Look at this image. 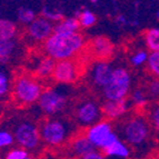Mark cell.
Instances as JSON below:
<instances>
[{"label": "cell", "instance_id": "cell-1", "mask_svg": "<svg viewBox=\"0 0 159 159\" xmlns=\"http://www.w3.org/2000/svg\"><path fill=\"white\" fill-rule=\"evenodd\" d=\"M85 47V38L79 32L57 34L53 32L43 41V50L46 55L56 61L62 59H72Z\"/></svg>", "mask_w": 159, "mask_h": 159}, {"label": "cell", "instance_id": "cell-2", "mask_svg": "<svg viewBox=\"0 0 159 159\" xmlns=\"http://www.w3.org/2000/svg\"><path fill=\"white\" fill-rule=\"evenodd\" d=\"M69 99L68 89L65 87H51L43 90L38 100L40 110L49 117L61 114L67 107Z\"/></svg>", "mask_w": 159, "mask_h": 159}, {"label": "cell", "instance_id": "cell-3", "mask_svg": "<svg viewBox=\"0 0 159 159\" xmlns=\"http://www.w3.org/2000/svg\"><path fill=\"white\" fill-rule=\"evenodd\" d=\"M43 90L41 84L36 78L28 75L19 76L12 86L13 97L16 101L25 106L38 102Z\"/></svg>", "mask_w": 159, "mask_h": 159}, {"label": "cell", "instance_id": "cell-4", "mask_svg": "<svg viewBox=\"0 0 159 159\" xmlns=\"http://www.w3.org/2000/svg\"><path fill=\"white\" fill-rule=\"evenodd\" d=\"M41 141L48 146H60L71 135L72 126L67 120L48 119L39 128Z\"/></svg>", "mask_w": 159, "mask_h": 159}, {"label": "cell", "instance_id": "cell-5", "mask_svg": "<svg viewBox=\"0 0 159 159\" xmlns=\"http://www.w3.org/2000/svg\"><path fill=\"white\" fill-rule=\"evenodd\" d=\"M131 87V77L127 69L118 67L112 70L110 79L102 87V95L106 99L127 98Z\"/></svg>", "mask_w": 159, "mask_h": 159}, {"label": "cell", "instance_id": "cell-6", "mask_svg": "<svg viewBox=\"0 0 159 159\" xmlns=\"http://www.w3.org/2000/svg\"><path fill=\"white\" fill-rule=\"evenodd\" d=\"M150 134V126L143 116L131 117L122 126V138L129 146H141Z\"/></svg>", "mask_w": 159, "mask_h": 159}, {"label": "cell", "instance_id": "cell-7", "mask_svg": "<svg viewBox=\"0 0 159 159\" xmlns=\"http://www.w3.org/2000/svg\"><path fill=\"white\" fill-rule=\"evenodd\" d=\"M13 137L18 146L26 148L28 150H34L40 145L41 137L38 126L31 121L19 122L13 129Z\"/></svg>", "mask_w": 159, "mask_h": 159}, {"label": "cell", "instance_id": "cell-8", "mask_svg": "<svg viewBox=\"0 0 159 159\" xmlns=\"http://www.w3.org/2000/svg\"><path fill=\"white\" fill-rule=\"evenodd\" d=\"M86 136L88 139L93 143L96 148L102 150L110 143H114L116 139H118V135L112 130V127L109 121H100L96 122L93 125L89 126Z\"/></svg>", "mask_w": 159, "mask_h": 159}, {"label": "cell", "instance_id": "cell-9", "mask_svg": "<svg viewBox=\"0 0 159 159\" xmlns=\"http://www.w3.org/2000/svg\"><path fill=\"white\" fill-rule=\"evenodd\" d=\"M101 107L93 100H86L80 102L76 109V118L82 127H89L101 120Z\"/></svg>", "mask_w": 159, "mask_h": 159}, {"label": "cell", "instance_id": "cell-10", "mask_svg": "<svg viewBox=\"0 0 159 159\" xmlns=\"http://www.w3.org/2000/svg\"><path fill=\"white\" fill-rule=\"evenodd\" d=\"M79 76V66L71 59H62L56 61L52 78L60 85H69L76 81Z\"/></svg>", "mask_w": 159, "mask_h": 159}, {"label": "cell", "instance_id": "cell-11", "mask_svg": "<svg viewBox=\"0 0 159 159\" xmlns=\"http://www.w3.org/2000/svg\"><path fill=\"white\" fill-rule=\"evenodd\" d=\"M28 37L36 43H43L53 34V22L45 17H37L28 25Z\"/></svg>", "mask_w": 159, "mask_h": 159}, {"label": "cell", "instance_id": "cell-12", "mask_svg": "<svg viewBox=\"0 0 159 159\" xmlns=\"http://www.w3.org/2000/svg\"><path fill=\"white\" fill-rule=\"evenodd\" d=\"M112 70H114V68L108 61L103 60V59L98 60L93 65V67L90 68V71H89L91 84L95 85L96 87L102 88L110 79Z\"/></svg>", "mask_w": 159, "mask_h": 159}, {"label": "cell", "instance_id": "cell-13", "mask_svg": "<svg viewBox=\"0 0 159 159\" xmlns=\"http://www.w3.org/2000/svg\"><path fill=\"white\" fill-rule=\"evenodd\" d=\"M130 106V102L127 98L121 99H106L101 106L102 116H105L107 119H117L119 117L124 116L128 111Z\"/></svg>", "mask_w": 159, "mask_h": 159}, {"label": "cell", "instance_id": "cell-14", "mask_svg": "<svg viewBox=\"0 0 159 159\" xmlns=\"http://www.w3.org/2000/svg\"><path fill=\"white\" fill-rule=\"evenodd\" d=\"M91 50L97 58L106 60L107 58L111 57L114 52V46L111 41L106 37H96L91 41Z\"/></svg>", "mask_w": 159, "mask_h": 159}, {"label": "cell", "instance_id": "cell-15", "mask_svg": "<svg viewBox=\"0 0 159 159\" xmlns=\"http://www.w3.org/2000/svg\"><path fill=\"white\" fill-rule=\"evenodd\" d=\"M101 151L103 156L109 158H128L131 154L129 145L126 141H122L120 138L116 139L114 143L103 148Z\"/></svg>", "mask_w": 159, "mask_h": 159}, {"label": "cell", "instance_id": "cell-16", "mask_svg": "<svg viewBox=\"0 0 159 159\" xmlns=\"http://www.w3.org/2000/svg\"><path fill=\"white\" fill-rule=\"evenodd\" d=\"M96 147L93 145L88 137L86 135H80L78 137H76L74 140L71 141V151L72 155L80 158H84L88 152H90L91 150H93Z\"/></svg>", "mask_w": 159, "mask_h": 159}, {"label": "cell", "instance_id": "cell-17", "mask_svg": "<svg viewBox=\"0 0 159 159\" xmlns=\"http://www.w3.org/2000/svg\"><path fill=\"white\" fill-rule=\"evenodd\" d=\"M56 66V60L49 56L39 59L34 67V74L39 78H48L52 76L53 69Z\"/></svg>", "mask_w": 159, "mask_h": 159}, {"label": "cell", "instance_id": "cell-18", "mask_svg": "<svg viewBox=\"0 0 159 159\" xmlns=\"http://www.w3.org/2000/svg\"><path fill=\"white\" fill-rule=\"evenodd\" d=\"M80 28V22L77 17H69L64 18L60 21L56 22L53 25V32L57 34H71V32H77Z\"/></svg>", "mask_w": 159, "mask_h": 159}, {"label": "cell", "instance_id": "cell-19", "mask_svg": "<svg viewBox=\"0 0 159 159\" xmlns=\"http://www.w3.org/2000/svg\"><path fill=\"white\" fill-rule=\"evenodd\" d=\"M17 49V43L15 39L0 40V65L8 64L15 55Z\"/></svg>", "mask_w": 159, "mask_h": 159}, {"label": "cell", "instance_id": "cell-20", "mask_svg": "<svg viewBox=\"0 0 159 159\" xmlns=\"http://www.w3.org/2000/svg\"><path fill=\"white\" fill-rule=\"evenodd\" d=\"M16 24L8 19H0V40L15 39L17 36Z\"/></svg>", "mask_w": 159, "mask_h": 159}, {"label": "cell", "instance_id": "cell-21", "mask_svg": "<svg viewBox=\"0 0 159 159\" xmlns=\"http://www.w3.org/2000/svg\"><path fill=\"white\" fill-rule=\"evenodd\" d=\"M75 17H77L80 22V27H84V28H90L97 21L96 15L87 8H82L80 10H78L76 12V15H75Z\"/></svg>", "mask_w": 159, "mask_h": 159}, {"label": "cell", "instance_id": "cell-22", "mask_svg": "<svg viewBox=\"0 0 159 159\" xmlns=\"http://www.w3.org/2000/svg\"><path fill=\"white\" fill-rule=\"evenodd\" d=\"M145 43L150 51L159 50V28H151L145 32Z\"/></svg>", "mask_w": 159, "mask_h": 159}, {"label": "cell", "instance_id": "cell-23", "mask_svg": "<svg viewBox=\"0 0 159 159\" xmlns=\"http://www.w3.org/2000/svg\"><path fill=\"white\" fill-rule=\"evenodd\" d=\"M36 18H37L36 12L34 11V9L29 8V7H20L18 9V11H17V19L22 25H27L28 26Z\"/></svg>", "mask_w": 159, "mask_h": 159}, {"label": "cell", "instance_id": "cell-24", "mask_svg": "<svg viewBox=\"0 0 159 159\" xmlns=\"http://www.w3.org/2000/svg\"><path fill=\"white\" fill-rule=\"evenodd\" d=\"M41 16L45 17L48 20H50L51 22H58L65 18L62 11L53 8V7H50V6H43L41 9Z\"/></svg>", "mask_w": 159, "mask_h": 159}, {"label": "cell", "instance_id": "cell-25", "mask_svg": "<svg viewBox=\"0 0 159 159\" xmlns=\"http://www.w3.org/2000/svg\"><path fill=\"white\" fill-rule=\"evenodd\" d=\"M147 67L151 75L159 78V50L150 51L147 59Z\"/></svg>", "mask_w": 159, "mask_h": 159}, {"label": "cell", "instance_id": "cell-26", "mask_svg": "<svg viewBox=\"0 0 159 159\" xmlns=\"http://www.w3.org/2000/svg\"><path fill=\"white\" fill-rule=\"evenodd\" d=\"M11 88V79L10 75L5 69L0 68V98L8 95Z\"/></svg>", "mask_w": 159, "mask_h": 159}, {"label": "cell", "instance_id": "cell-27", "mask_svg": "<svg viewBox=\"0 0 159 159\" xmlns=\"http://www.w3.org/2000/svg\"><path fill=\"white\" fill-rule=\"evenodd\" d=\"M131 103L135 105L137 108H145L148 103L147 93L143 89H136L131 93Z\"/></svg>", "mask_w": 159, "mask_h": 159}, {"label": "cell", "instance_id": "cell-28", "mask_svg": "<svg viewBox=\"0 0 159 159\" xmlns=\"http://www.w3.org/2000/svg\"><path fill=\"white\" fill-rule=\"evenodd\" d=\"M5 157L7 159H29L30 152L28 149L18 146L16 148H12L9 151H7Z\"/></svg>", "mask_w": 159, "mask_h": 159}, {"label": "cell", "instance_id": "cell-29", "mask_svg": "<svg viewBox=\"0 0 159 159\" xmlns=\"http://www.w3.org/2000/svg\"><path fill=\"white\" fill-rule=\"evenodd\" d=\"M15 143L13 133L7 129H0V149L11 147Z\"/></svg>", "mask_w": 159, "mask_h": 159}, {"label": "cell", "instance_id": "cell-30", "mask_svg": "<svg viewBox=\"0 0 159 159\" xmlns=\"http://www.w3.org/2000/svg\"><path fill=\"white\" fill-rule=\"evenodd\" d=\"M148 55L146 50H138L134 53L131 58H130V62L134 67H140L143 65L147 64V59H148Z\"/></svg>", "mask_w": 159, "mask_h": 159}, {"label": "cell", "instance_id": "cell-31", "mask_svg": "<svg viewBox=\"0 0 159 159\" xmlns=\"http://www.w3.org/2000/svg\"><path fill=\"white\" fill-rule=\"evenodd\" d=\"M150 124L157 134H159V103L155 105L150 111Z\"/></svg>", "mask_w": 159, "mask_h": 159}, {"label": "cell", "instance_id": "cell-32", "mask_svg": "<svg viewBox=\"0 0 159 159\" xmlns=\"http://www.w3.org/2000/svg\"><path fill=\"white\" fill-rule=\"evenodd\" d=\"M148 95L151 98L158 99L159 98V78H155L154 80H151L150 84L148 86Z\"/></svg>", "mask_w": 159, "mask_h": 159}, {"label": "cell", "instance_id": "cell-33", "mask_svg": "<svg viewBox=\"0 0 159 159\" xmlns=\"http://www.w3.org/2000/svg\"><path fill=\"white\" fill-rule=\"evenodd\" d=\"M102 158H105V156H103L102 151L98 148H95L93 150H91L90 152H88L84 157V159H102Z\"/></svg>", "mask_w": 159, "mask_h": 159}, {"label": "cell", "instance_id": "cell-34", "mask_svg": "<svg viewBox=\"0 0 159 159\" xmlns=\"http://www.w3.org/2000/svg\"><path fill=\"white\" fill-rule=\"evenodd\" d=\"M115 21H116V24L120 27L129 26V19H128L125 15H118V16L115 18Z\"/></svg>", "mask_w": 159, "mask_h": 159}, {"label": "cell", "instance_id": "cell-35", "mask_svg": "<svg viewBox=\"0 0 159 159\" xmlns=\"http://www.w3.org/2000/svg\"><path fill=\"white\" fill-rule=\"evenodd\" d=\"M155 16H156V19L159 21V9L156 11V13H155Z\"/></svg>", "mask_w": 159, "mask_h": 159}, {"label": "cell", "instance_id": "cell-36", "mask_svg": "<svg viewBox=\"0 0 159 159\" xmlns=\"http://www.w3.org/2000/svg\"><path fill=\"white\" fill-rule=\"evenodd\" d=\"M90 2L93 3V5H97V3L99 2V0H90Z\"/></svg>", "mask_w": 159, "mask_h": 159}, {"label": "cell", "instance_id": "cell-37", "mask_svg": "<svg viewBox=\"0 0 159 159\" xmlns=\"http://www.w3.org/2000/svg\"><path fill=\"white\" fill-rule=\"evenodd\" d=\"M0 158H1V155H0Z\"/></svg>", "mask_w": 159, "mask_h": 159}]
</instances>
